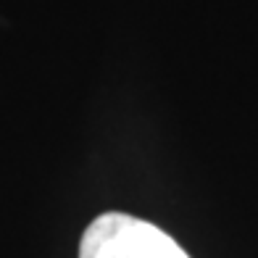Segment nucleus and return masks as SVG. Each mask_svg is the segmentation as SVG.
<instances>
[{
  "label": "nucleus",
  "mask_w": 258,
  "mask_h": 258,
  "mask_svg": "<svg viewBox=\"0 0 258 258\" xmlns=\"http://www.w3.org/2000/svg\"><path fill=\"white\" fill-rule=\"evenodd\" d=\"M79 258H190L171 234L129 214L98 216L79 242Z\"/></svg>",
  "instance_id": "f257e3e1"
}]
</instances>
